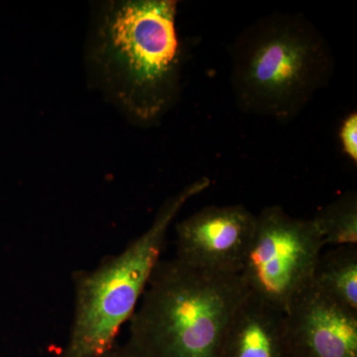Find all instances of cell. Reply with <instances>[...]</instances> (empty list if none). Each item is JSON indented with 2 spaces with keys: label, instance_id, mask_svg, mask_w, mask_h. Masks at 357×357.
I'll use <instances>...</instances> for the list:
<instances>
[{
  "label": "cell",
  "instance_id": "cell-1",
  "mask_svg": "<svg viewBox=\"0 0 357 357\" xmlns=\"http://www.w3.org/2000/svg\"><path fill=\"white\" fill-rule=\"evenodd\" d=\"M173 0H122L102 4L89 45L98 88L130 121H160L180 93L182 45Z\"/></svg>",
  "mask_w": 357,
  "mask_h": 357
},
{
  "label": "cell",
  "instance_id": "cell-2",
  "mask_svg": "<svg viewBox=\"0 0 357 357\" xmlns=\"http://www.w3.org/2000/svg\"><path fill=\"white\" fill-rule=\"evenodd\" d=\"M230 84L245 114L289 122L332 81L335 59L300 13H273L249 24L230 46Z\"/></svg>",
  "mask_w": 357,
  "mask_h": 357
},
{
  "label": "cell",
  "instance_id": "cell-3",
  "mask_svg": "<svg viewBox=\"0 0 357 357\" xmlns=\"http://www.w3.org/2000/svg\"><path fill=\"white\" fill-rule=\"evenodd\" d=\"M248 294L239 274L160 261L129 321L128 342L144 357H220Z\"/></svg>",
  "mask_w": 357,
  "mask_h": 357
},
{
  "label": "cell",
  "instance_id": "cell-4",
  "mask_svg": "<svg viewBox=\"0 0 357 357\" xmlns=\"http://www.w3.org/2000/svg\"><path fill=\"white\" fill-rule=\"evenodd\" d=\"M203 177L162 204L152 225L117 255L73 274L74 312L67 344L59 357H102L117 344L137 309L165 248L167 234L183 206L210 188Z\"/></svg>",
  "mask_w": 357,
  "mask_h": 357
},
{
  "label": "cell",
  "instance_id": "cell-5",
  "mask_svg": "<svg viewBox=\"0 0 357 357\" xmlns=\"http://www.w3.org/2000/svg\"><path fill=\"white\" fill-rule=\"evenodd\" d=\"M324 246L312 218L292 217L280 206H266L256 215L255 236L239 275L251 295L285 312L311 286Z\"/></svg>",
  "mask_w": 357,
  "mask_h": 357
},
{
  "label": "cell",
  "instance_id": "cell-6",
  "mask_svg": "<svg viewBox=\"0 0 357 357\" xmlns=\"http://www.w3.org/2000/svg\"><path fill=\"white\" fill-rule=\"evenodd\" d=\"M256 215L243 204L208 206L176 225V259L218 274H241Z\"/></svg>",
  "mask_w": 357,
  "mask_h": 357
},
{
  "label": "cell",
  "instance_id": "cell-7",
  "mask_svg": "<svg viewBox=\"0 0 357 357\" xmlns=\"http://www.w3.org/2000/svg\"><path fill=\"white\" fill-rule=\"evenodd\" d=\"M292 357H357V314L310 286L284 312Z\"/></svg>",
  "mask_w": 357,
  "mask_h": 357
},
{
  "label": "cell",
  "instance_id": "cell-8",
  "mask_svg": "<svg viewBox=\"0 0 357 357\" xmlns=\"http://www.w3.org/2000/svg\"><path fill=\"white\" fill-rule=\"evenodd\" d=\"M220 357H292L284 312L249 293L232 319Z\"/></svg>",
  "mask_w": 357,
  "mask_h": 357
},
{
  "label": "cell",
  "instance_id": "cell-9",
  "mask_svg": "<svg viewBox=\"0 0 357 357\" xmlns=\"http://www.w3.org/2000/svg\"><path fill=\"white\" fill-rule=\"evenodd\" d=\"M311 285L357 314V244L337 246L321 252Z\"/></svg>",
  "mask_w": 357,
  "mask_h": 357
},
{
  "label": "cell",
  "instance_id": "cell-10",
  "mask_svg": "<svg viewBox=\"0 0 357 357\" xmlns=\"http://www.w3.org/2000/svg\"><path fill=\"white\" fill-rule=\"evenodd\" d=\"M324 245L357 244V195L349 191L326 204L314 218Z\"/></svg>",
  "mask_w": 357,
  "mask_h": 357
},
{
  "label": "cell",
  "instance_id": "cell-11",
  "mask_svg": "<svg viewBox=\"0 0 357 357\" xmlns=\"http://www.w3.org/2000/svg\"><path fill=\"white\" fill-rule=\"evenodd\" d=\"M340 140L344 154L356 164L357 162V114H349L340 129Z\"/></svg>",
  "mask_w": 357,
  "mask_h": 357
},
{
  "label": "cell",
  "instance_id": "cell-12",
  "mask_svg": "<svg viewBox=\"0 0 357 357\" xmlns=\"http://www.w3.org/2000/svg\"><path fill=\"white\" fill-rule=\"evenodd\" d=\"M102 357H144L142 354H140L139 351H136L135 349L129 344V342H126L124 344H119L117 342L116 344L112 347V349L107 354H105V356Z\"/></svg>",
  "mask_w": 357,
  "mask_h": 357
}]
</instances>
